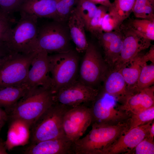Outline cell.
I'll list each match as a JSON object with an SVG mask.
<instances>
[{"instance_id":"37","label":"cell","mask_w":154,"mask_h":154,"mask_svg":"<svg viewBox=\"0 0 154 154\" xmlns=\"http://www.w3.org/2000/svg\"><path fill=\"white\" fill-rule=\"evenodd\" d=\"M141 60L145 64L149 61H151L154 63V46L152 45L151 46L148 52L145 55H142Z\"/></svg>"},{"instance_id":"19","label":"cell","mask_w":154,"mask_h":154,"mask_svg":"<svg viewBox=\"0 0 154 154\" xmlns=\"http://www.w3.org/2000/svg\"><path fill=\"white\" fill-rule=\"evenodd\" d=\"M6 140L5 142L7 150L14 147L26 144L28 141L30 136L31 125L20 119H11Z\"/></svg>"},{"instance_id":"14","label":"cell","mask_w":154,"mask_h":154,"mask_svg":"<svg viewBox=\"0 0 154 154\" xmlns=\"http://www.w3.org/2000/svg\"><path fill=\"white\" fill-rule=\"evenodd\" d=\"M24 83L30 88L43 86L50 89L49 55L45 50L39 49L31 63Z\"/></svg>"},{"instance_id":"15","label":"cell","mask_w":154,"mask_h":154,"mask_svg":"<svg viewBox=\"0 0 154 154\" xmlns=\"http://www.w3.org/2000/svg\"><path fill=\"white\" fill-rule=\"evenodd\" d=\"M73 143L65 135L32 144L24 152L27 154H73Z\"/></svg>"},{"instance_id":"31","label":"cell","mask_w":154,"mask_h":154,"mask_svg":"<svg viewBox=\"0 0 154 154\" xmlns=\"http://www.w3.org/2000/svg\"><path fill=\"white\" fill-rule=\"evenodd\" d=\"M24 0H0V11L11 16L14 13L19 11Z\"/></svg>"},{"instance_id":"7","label":"cell","mask_w":154,"mask_h":154,"mask_svg":"<svg viewBox=\"0 0 154 154\" xmlns=\"http://www.w3.org/2000/svg\"><path fill=\"white\" fill-rule=\"evenodd\" d=\"M38 50L29 54H11L0 65V87L24 83Z\"/></svg>"},{"instance_id":"9","label":"cell","mask_w":154,"mask_h":154,"mask_svg":"<svg viewBox=\"0 0 154 154\" xmlns=\"http://www.w3.org/2000/svg\"><path fill=\"white\" fill-rule=\"evenodd\" d=\"M79 68L78 80L88 86H93L104 80L107 66L97 48L88 42Z\"/></svg>"},{"instance_id":"5","label":"cell","mask_w":154,"mask_h":154,"mask_svg":"<svg viewBox=\"0 0 154 154\" xmlns=\"http://www.w3.org/2000/svg\"><path fill=\"white\" fill-rule=\"evenodd\" d=\"M70 108L54 102L31 126L32 144L64 135L63 121Z\"/></svg>"},{"instance_id":"22","label":"cell","mask_w":154,"mask_h":154,"mask_svg":"<svg viewBox=\"0 0 154 154\" xmlns=\"http://www.w3.org/2000/svg\"><path fill=\"white\" fill-rule=\"evenodd\" d=\"M30 88L24 83L0 87V107L3 108L7 112Z\"/></svg>"},{"instance_id":"38","label":"cell","mask_w":154,"mask_h":154,"mask_svg":"<svg viewBox=\"0 0 154 154\" xmlns=\"http://www.w3.org/2000/svg\"><path fill=\"white\" fill-rule=\"evenodd\" d=\"M11 54L5 46L1 44L0 45V65Z\"/></svg>"},{"instance_id":"21","label":"cell","mask_w":154,"mask_h":154,"mask_svg":"<svg viewBox=\"0 0 154 154\" xmlns=\"http://www.w3.org/2000/svg\"><path fill=\"white\" fill-rule=\"evenodd\" d=\"M104 91L117 97L118 100L123 101L129 94L127 86L121 73L113 70L105 76Z\"/></svg>"},{"instance_id":"2","label":"cell","mask_w":154,"mask_h":154,"mask_svg":"<svg viewBox=\"0 0 154 154\" xmlns=\"http://www.w3.org/2000/svg\"><path fill=\"white\" fill-rule=\"evenodd\" d=\"M54 94L50 88L40 86L31 88L6 112L9 119H19L31 127L54 103Z\"/></svg>"},{"instance_id":"26","label":"cell","mask_w":154,"mask_h":154,"mask_svg":"<svg viewBox=\"0 0 154 154\" xmlns=\"http://www.w3.org/2000/svg\"><path fill=\"white\" fill-rule=\"evenodd\" d=\"M154 82V63L143 67L131 93L139 92L151 86Z\"/></svg>"},{"instance_id":"17","label":"cell","mask_w":154,"mask_h":154,"mask_svg":"<svg viewBox=\"0 0 154 154\" xmlns=\"http://www.w3.org/2000/svg\"><path fill=\"white\" fill-rule=\"evenodd\" d=\"M97 38L103 50L105 60L111 65H114L123 46V36L121 30L119 28L110 32H103Z\"/></svg>"},{"instance_id":"32","label":"cell","mask_w":154,"mask_h":154,"mask_svg":"<svg viewBox=\"0 0 154 154\" xmlns=\"http://www.w3.org/2000/svg\"><path fill=\"white\" fill-rule=\"evenodd\" d=\"M133 151L136 154H154L153 140L147 136L135 147Z\"/></svg>"},{"instance_id":"43","label":"cell","mask_w":154,"mask_h":154,"mask_svg":"<svg viewBox=\"0 0 154 154\" xmlns=\"http://www.w3.org/2000/svg\"></svg>"},{"instance_id":"4","label":"cell","mask_w":154,"mask_h":154,"mask_svg":"<svg viewBox=\"0 0 154 154\" xmlns=\"http://www.w3.org/2000/svg\"><path fill=\"white\" fill-rule=\"evenodd\" d=\"M79 60L77 53L71 49L49 55L50 89L53 94L78 80Z\"/></svg>"},{"instance_id":"18","label":"cell","mask_w":154,"mask_h":154,"mask_svg":"<svg viewBox=\"0 0 154 154\" xmlns=\"http://www.w3.org/2000/svg\"><path fill=\"white\" fill-rule=\"evenodd\" d=\"M57 0H24L19 11L34 16L37 18L52 19L57 21Z\"/></svg>"},{"instance_id":"8","label":"cell","mask_w":154,"mask_h":154,"mask_svg":"<svg viewBox=\"0 0 154 154\" xmlns=\"http://www.w3.org/2000/svg\"><path fill=\"white\" fill-rule=\"evenodd\" d=\"M116 97L103 91L98 93L90 108L92 122L115 124L127 121L130 115L117 106Z\"/></svg>"},{"instance_id":"34","label":"cell","mask_w":154,"mask_h":154,"mask_svg":"<svg viewBox=\"0 0 154 154\" xmlns=\"http://www.w3.org/2000/svg\"><path fill=\"white\" fill-rule=\"evenodd\" d=\"M102 28L103 32H109L119 29V27L115 19L108 12L103 18Z\"/></svg>"},{"instance_id":"28","label":"cell","mask_w":154,"mask_h":154,"mask_svg":"<svg viewBox=\"0 0 154 154\" xmlns=\"http://www.w3.org/2000/svg\"><path fill=\"white\" fill-rule=\"evenodd\" d=\"M108 11V7L106 6L100 5L98 7L96 13L86 29L96 38L103 32L102 28V22Z\"/></svg>"},{"instance_id":"16","label":"cell","mask_w":154,"mask_h":154,"mask_svg":"<svg viewBox=\"0 0 154 154\" xmlns=\"http://www.w3.org/2000/svg\"><path fill=\"white\" fill-rule=\"evenodd\" d=\"M119 106L130 116L154 106V87L150 86L127 96Z\"/></svg>"},{"instance_id":"6","label":"cell","mask_w":154,"mask_h":154,"mask_svg":"<svg viewBox=\"0 0 154 154\" xmlns=\"http://www.w3.org/2000/svg\"><path fill=\"white\" fill-rule=\"evenodd\" d=\"M62 22L54 21L38 28L37 39L39 49L45 50L48 54L70 49L68 28Z\"/></svg>"},{"instance_id":"30","label":"cell","mask_w":154,"mask_h":154,"mask_svg":"<svg viewBox=\"0 0 154 154\" xmlns=\"http://www.w3.org/2000/svg\"><path fill=\"white\" fill-rule=\"evenodd\" d=\"M130 117L128 120L129 129L152 121L154 119V106L137 113L131 114Z\"/></svg>"},{"instance_id":"29","label":"cell","mask_w":154,"mask_h":154,"mask_svg":"<svg viewBox=\"0 0 154 154\" xmlns=\"http://www.w3.org/2000/svg\"><path fill=\"white\" fill-rule=\"evenodd\" d=\"M79 0H57L56 5L57 21L62 22L68 20L75 9Z\"/></svg>"},{"instance_id":"24","label":"cell","mask_w":154,"mask_h":154,"mask_svg":"<svg viewBox=\"0 0 154 154\" xmlns=\"http://www.w3.org/2000/svg\"><path fill=\"white\" fill-rule=\"evenodd\" d=\"M136 0H115L108 8V13L120 27L129 16Z\"/></svg>"},{"instance_id":"10","label":"cell","mask_w":154,"mask_h":154,"mask_svg":"<svg viewBox=\"0 0 154 154\" xmlns=\"http://www.w3.org/2000/svg\"><path fill=\"white\" fill-rule=\"evenodd\" d=\"M90 107L82 104L70 108L63 119L64 134L73 143L80 138L92 122Z\"/></svg>"},{"instance_id":"36","label":"cell","mask_w":154,"mask_h":154,"mask_svg":"<svg viewBox=\"0 0 154 154\" xmlns=\"http://www.w3.org/2000/svg\"><path fill=\"white\" fill-rule=\"evenodd\" d=\"M142 19L154 20V0H148L143 10Z\"/></svg>"},{"instance_id":"20","label":"cell","mask_w":154,"mask_h":154,"mask_svg":"<svg viewBox=\"0 0 154 154\" xmlns=\"http://www.w3.org/2000/svg\"><path fill=\"white\" fill-rule=\"evenodd\" d=\"M68 21L70 38L75 44L77 51L79 53L85 52L89 42L85 34L84 23L75 8L71 12Z\"/></svg>"},{"instance_id":"35","label":"cell","mask_w":154,"mask_h":154,"mask_svg":"<svg viewBox=\"0 0 154 154\" xmlns=\"http://www.w3.org/2000/svg\"><path fill=\"white\" fill-rule=\"evenodd\" d=\"M148 0H136L132 12L137 18L142 19L143 10Z\"/></svg>"},{"instance_id":"27","label":"cell","mask_w":154,"mask_h":154,"mask_svg":"<svg viewBox=\"0 0 154 154\" xmlns=\"http://www.w3.org/2000/svg\"><path fill=\"white\" fill-rule=\"evenodd\" d=\"M75 9L87 29L98 9L96 5L88 0H79Z\"/></svg>"},{"instance_id":"41","label":"cell","mask_w":154,"mask_h":154,"mask_svg":"<svg viewBox=\"0 0 154 154\" xmlns=\"http://www.w3.org/2000/svg\"><path fill=\"white\" fill-rule=\"evenodd\" d=\"M147 137L150 139L153 140L154 137V122H152L149 130Z\"/></svg>"},{"instance_id":"11","label":"cell","mask_w":154,"mask_h":154,"mask_svg":"<svg viewBox=\"0 0 154 154\" xmlns=\"http://www.w3.org/2000/svg\"><path fill=\"white\" fill-rule=\"evenodd\" d=\"M119 28L123 34V40L120 54L114 65V70L116 71L126 66L140 52L148 48L151 41L138 34L127 23H123Z\"/></svg>"},{"instance_id":"12","label":"cell","mask_w":154,"mask_h":154,"mask_svg":"<svg viewBox=\"0 0 154 154\" xmlns=\"http://www.w3.org/2000/svg\"><path fill=\"white\" fill-rule=\"evenodd\" d=\"M99 92L78 79L54 94L53 99L54 102L70 108L92 102Z\"/></svg>"},{"instance_id":"39","label":"cell","mask_w":154,"mask_h":154,"mask_svg":"<svg viewBox=\"0 0 154 154\" xmlns=\"http://www.w3.org/2000/svg\"><path fill=\"white\" fill-rule=\"evenodd\" d=\"M9 119L7 113L5 110L0 107V133L2 128Z\"/></svg>"},{"instance_id":"42","label":"cell","mask_w":154,"mask_h":154,"mask_svg":"<svg viewBox=\"0 0 154 154\" xmlns=\"http://www.w3.org/2000/svg\"><path fill=\"white\" fill-rule=\"evenodd\" d=\"M6 149L5 144L0 139V154H7L8 153Z\"/></svg>"},{"instance_id":"23","label":"cell","mask_w":154,"mask_h":154,"mask_svg":"<svg viewBox=\"0 0 154 154\" xmlns=\"http://www.w3.org/2000/svg\"><path fill=\"white\" fill-rule=\"evenodd\" d=\"M142 55L138 54L132 59L126 66L121 69L119 71L122 75L127 84L129 94L132 93L136 85L144 64L142 61Z\"/></svg>"},{"instance_id":"40","label":"cell","mask_w":154,"mask_h":154,"mask_svg":"<svg viewBox=\"0 0 154 154\" xmlns=\"http://www.w3.org/2000/svg\"><path fill=\"white\" fill-rule=\"evenodd\" d=\"M96 5L98 4L100 5L106 6L108 8L110 7L112 3L110 0H88Z\"/></svg>"},{"instance_id":"1","label":"cell","mask_w":154,"mask_h":154,"mask_svg":"<svg viewBox=\"0 0 154 154\" xmlns=\"http://www.w3.org/2000/svg\"><path fill=\"white\" fill-rule=\"evenodd\" d=\"M129 128L128 120L115 124L93 122L88 133L73 143V153L105 154L108 149Z\"/></svg>"},{"instance_id":"13","label":"cell","mask_w":154,"mask_h":154,"mask_svg":"<svg viewBox=\"0 0 154 154\" xmlns=\"http://www.w3.org/2000/svg\"><path fill=\"white\" fill-rule=\"evenodd\" d=\"M153 121L128 129L108 149L105 154L132 152L135 147L148 135L149 128Z\"/></svg>"},{"instance_id":"3","label":"cell","mask_w":154,"mask_h":154,"mask_svg":"<svg viewBox=\"0 0 154 154\" xmlns=\"http://www.w3.org/2000/svg\"><path fill=\"white\" fill-rule=\"evenodd\" d=\"M21 17L16 26L5 35L2 44L11 54H29L39 48L38 43V18L20 13Z\"/></svg>"},{"instance_id":"25","label":"cell","mask_w":154,"mask_h":154,"mask_svg":"<svg viewBox=\"0 0 154 154\" xmlns=\"http://www.w3.org/2000/svg\"><path fill=\"white\" fill-rule=\"evenodd\" d=\"M137 33L151 41L154 40V20L147 19H133L127 23Z\"/></svg>"},{"instance_id":"33","label":"cell","mask_w":154,"mask_h":154,"mask_svg":"<svg viewBox=\"0 0 154 154\" xmlns=\"http://www.w3.org/2000/svg\"><path fill=\"white\" fill-rule=\"evenodd\" d=\"M13 22L12 17L4 14L0 11V45L2 44L5 34L12 27Z\"/></svg>"}]
</instances>
